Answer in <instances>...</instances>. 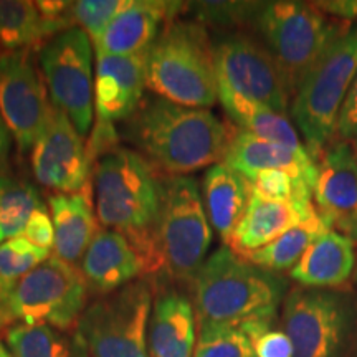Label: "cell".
<instances>
[{"label": "cell", "mask_w": 357, "mask_h": 357, "mask_svg": "<svg viewBox=\"0 0 357 357\" xmlns=\"http://www.w3.org/2000/svg\"><path fill=\"white\" fill-rule=\"evenodd\" d=\"M218 100L225 108L227 114L242 128V131L288 147L301 158H311L306 146L298 136V131L284 114L276 113L258 102L245 100L223 86H218Z\"/></svg>", "instance_id": "obj_25"}, {"label": "cell", "mask_w": 357, "mask_h": 357, "mask_svg": "<svg viewBox=\"0 0 357 357\" xmlns=\"http://www.w3.org/2000/svg\"><path fill=\"white\" fill-rule=\"evenodd\" d=\"M38 60L52 105L86 136L95 113L91 38L79 26H71L43 45Z\"/></svg>", "instance_id": "obj_11"}, {"label": "cell", "mask_w": 357, "mask_h": 357, "mask_svg": "<svg viewBox=\"0 0 357 357\" xmlns=\"http://www.w3.org/2000/svg\"><path fill=\"white\" fill-rule=\"evenodd\" d=\"M223 164L252 181L261 171H283L294 178L306 181L314 189L318 178V162L301 158L288 147L265 141L247 131H234Z\"/></svg>", "instance_id": "obj_19"}, {"label": "cell", "mask_w": 357, "mask_h": 357, "mask_svg": "<svg viewBox=\"0 0 357 357\" xmlns=\"http://www.w3.org/2000/svg\"><path fill=\"white\" fill-rule=\"evenodd\" d=\"M240 329L250 337L257 357H294L291 339L271 328V323H253Z\"/></svg>", "instance_id": "obj_34"}, {"label": "cell", "mask_w": 357, "mask_h": 357, "mask_svg": "<svg viewBox=\"0 0 357 357\" xmlns=\"http://www.w3.org/2000/svg\"><path fill=\"white\" fill-rule=\"evenodd\" d=\"M132 0H79L71 2V22L95 43L111 22L131 6Z\"/></svg>", "instance_id": "obj_33"}, {"label": "cell", "mask_w": 357, "mask_h": 357, "mask_svg": "<svg viewBox=\"0 0 357 357\" xmlns=\"http://www.w3.org/2000/svg\"><path fill=\"white\" fill-rule=\"evenodd\" d=\"M312 199L328 230L357 245V151L347 141L321 154Z\"/></svg>", "instance_id": "obj_15"}, {"label": "cell", "mask_w": 357, "mask_h": 357, "mask_svg": "<svg viewBox=\"0 0 357 357\" xmlns=\"http://www.w3.org/2000/svg\"><path fill=\"white\" fill-rule=\"evenodd\" d=\"M218 86L284 114L289 91L265 45L247 35H230L213 45Z\"/></svg>", "instance_id": "obj_12"}, {"label": "cell", "mask_w": 357, "mask_h": 357, "mask_svg": "<svg viewBox=\"0 0 357 357\" xmlns=\"http://www.w3.org/2000/svg\"><path fill=\"white\" fill-rule=\"evenodd\" d=\"M164 181L149 160L126 147L102 154L95 169L96 218L108 230L126 235L144 255L147 273L164 271L158 227Z\"/></svg>", "instance_id": "obj_1"}, {"label": "cell", "mask_w": 357, "mask_h": 357, "mask_svg": "<svg viewBox=\"0 0 357 357\" xmlns=\"http://www.w3.org/2000/svg\"><path fill=\"white\" fill-rule=\"evenodd\" d=\"M153 289L136 280L105 294L83 311L78 339L91 357H149L147 328Z\"/></svg>", "instance_id": "obj_8"}, {"label": "cell", "mask_w": 357, "mask_h": 357, "mask_svg": "<svg viewBox=\"0 0 357 357\" xmlns=\"http://www.w3.org/2000/svg\"><path fill=\"white\" fill-rule=\"evenodd\" d=\"M181 2L167 0H132L93 43L96 53L128 56L144 53L155 42L169 22L176 20Z\"/></svg>", "instance_id": "obj_17"}, {"label": "cell", "mask_w": 357, "mask_h": 357, "mask_svg": "<svg viewBox=\"0 0 357 357\" xmlns=\"http://www.w3.org/2000/svg\"><path fill=\"white\" fill-rule=\"evenodd\" d=\"M50 37L37 2L0 0V48L2 52L32 50Z\"/></svg>", "instance_id": "obj_27"}, {"label": "cell", "mask_w": 357, "mask_h": 357, "mask_svg": "<svg viewBox=\"0 0 357 357\" xmlns=\"http://www.w3.org/2000/svg\"><path fill=\"white\" fill-rule=\"evenodd\" d=\"M250 184L253 195L271 202H312L311 185L283 171H261Z\"/></svg>", "instance_id": "obj_31"}, {"label": "cell", "mask_w": 357, "mask_h": 357, "mask_svg": "<svg viewBox=\"0 0 357 357\" xmlns=\"http://www.w3.org/2000/svg\"><path fill=\"white\" fill-rule=\"evenodd\" d=\"M88 147L68 116L52 106L50 118L32 149V171L38 184L56 194H75L88 185Z\"/></svg>", "instance_id": "obj_14"}, {"label": "cell", "mask_w": 357, "mask_h": 357, "mask_svg": "<svg viewBox=\"0 0 357 357\" xmlns=\"http://www.w3.org/2000/svg\"><path fill=\"white\" fill-rule=\"evenodd\" d=\"M356 306L339 289L294 288L283 303V331L294 357H342L354 326Z\"/></svg>", "instance_id": "obj_10"}, {"label": "cell", "mask_w": 357, "mask_h": 357, "mask_svg": "<svg viewBox=\"0 0 357 357\" xmlns=\"http://www.w3.org/2000/svg\"><path fill=\"white\" fill-rule=\"evenodd\" d=\"M52 106L32 50L0 52V116L20 153L33 149Z\"/></svg>", "instance_id": "obj_13"}, {"label": "cell", "mask_w": 357, "mask_h": 357, "mask_svg": "<svg viewBox=\"0 0 357 357\" xmlns=\"http://www.w3.org/2000/svg\"><path fill=\"white\" fill-rule=\"evenodd\" d=\"M128 131L142 158L171 176L220 164L234 136V129L208 109L162 98L142 102L129 118Z\"/></svg>", "instance_id": "obj_2"}, {"label": "cell", "mask_w": 357, "mask_h": 357, "mask_svg": "<svg viewBox=\"0 0 357 357\" xmlns=\"http://www.w3.org/2000/svg\"><path fill=\"white\" fill-rule=\"evenodd\" d=\"M50 258L48 250L35 247L25 236L0 243V294H6L20 278Z\"/></svg>", "instance_id": "obj_30"}, {"label": "cell", "mask_w": 357, "mask_h": 357, "mask_svg": "<svg viewBox=\"0 0 357 357\" xmlns=\"http://www.w3.org/2000/svg\"><path fill=\"white\" fill-rule=\"evenodd\" d=\"M79 271L88 288L105 296L147 273V261L126 235L100 230L84 253Z\"/></svg>", "instance_id": "obj_18"}, {"label": "cell", "mask_w": 357, "mask_h": 357, "mask_svg": "<svg viewBox=\"0 0 357 357\" xmlns=\"http://www.w3.org/2000/svg\"><path fill=\"white\" fill-rule=\"evenodd\" d=\"M86 187L75 194H53L48 199L55 227V257L71 265L83 260L100 231Z\"/></svg>", "instance_id": "obj_23"}, {"label": "cell", "mask_w": 357, "mask_h": 357, "mask_svg": "<svg viewBox=\"0 0 357 357\" xmlns=\"http://www.w3.org/2000/svg\"><path fill=\"white\" fill-rule=\"evenodd\" d=\"M192 283L199 329L273 323L288 288L283 276L253 265L227 245L205 260Z\"/></svg>", "instance_id": "obj_3"}, {"label": "cell", "mask_w": 357, "mask_h": 357, "mask_svg": "<svg viewBox=\"0 0 357 357\" xmlns=\"http://www.w3.org/2000/svg\"><path fill=\"white\" fill-rule=\"evenodd\" d=\"M356 261V243L328 230L307 248L289 275L305 288L337 289L354 275Z\"/></svg>", "instance_id": "obj_22"}, {"label": "cell", "mask_w": 357, "mask_h": 357, "mask_svg": "<svg viewBox=\"0 0 357 357\" xmlns=\"http://www.w3.org/2000/svg\"><path fill=\"white\" fill-rule=\"evenodd\" d=\"M0 357H13L12 352L7 349L6 344H3L2 341H0Z\"/></svg>", "instance_id": "obj_39"}, {"label": "cell", "mask_w": 357, "mask_h": 357, "mask_svg": "<svg viewBox=\"0 0 357 357\" xmlns=\"http://www.w3.org/2000/svg\"><path fill=\"white\" fill-rule=\"evenodd\" d=\"M316 213L312 202H271L252 195L227 247L238 255L257 252Z\"/></svg>", "instance_id": "obj_21"}, {"label": "cell", "mask_w": 357, "mask_h": 357, "mask_svg": "<svg viewBox=\"0 0 357 357\" xmlns=\"http://www.w3.org/2000/svg\"><path fill=\"white\" fill-rule=\"evenodd\" d=\"M336 136L341 141L357 137V75L352 79V84L347 91V96L339 114Z\"/></svg>", "instance_id": "obj_36"}, {"label": "cell", "mask_w": 357, "mask_h": 357, "mask_svg": "<svg viewBox=\"0 0 357 357\" xmlns=\"http://www.w3.org/2000/svg\"><path fill=\"white\" fill-rule=\"evenodd\" d=\"M197 344V318L190 300L178 291L155 298L147 328L149 357H192Z\"/></svg>", "instance_id": "obj_20"}, {"label": "cell", "mask_w": 357, "mask_h": 357, "mask_svg": "<svg viewBox=\"0 0 357 357\" xmlns=\"http://www.w3.org/2000/svg\"><path fill=\"white\" fill-rule=\"evenodd\" d=\"M3 336L13 357H70L68 341L52 326L15 324Z\"/></svg>", "instance_id": "obj_29"}, {"label": "cell", "mask_w": 357, "mask_h": 357, "mask_svg": "<svg viewBox=\"0 0 357 357\" xmlns=\"http://www.w3.org/2000/svg\"><path fill=\"white\" fill-rule=\"evenodd\" d=\"M194 357H257L250 337L240 328L199 329Z\"/></svg>", "instance_id": "obj_32"}, {"label": "cell", "mask_w": 357, "mask_h": 357, "mask_svg": "<svg viewBox=\"0 0 357 357\" xmlns=\"http://www.w3.org/2000/svg\"><path fill=\"white\" fill-rule=\"evenodd\" d=\"M146 86V52L116 56L96 53V123L124 121L141 106Z\"/></svg>", "instance_id": "obj_16"}, {"label": "cell", "mask_w": 357, "mask_h": 357, "mask_svg": "<svg viewBox=\"0 0 357 357\" xmlns=\"http://www.w3.org/2000/svg\"><path fill=\"white\" fill-rule=\"evenodd\" d=\"M252 195V184L248 178L227 164H215L205 172V211L225 245H229L231 235L242 222Z\"/></svg>", "instance_id": "obj_24"}, {"label": "cell", "mask_w": 357, "mask_h": 357, "mask_svg": "<svg viewBox=\"0 0 357 357\" xmlns=\"http://www.w3.org/2000/svg\"><path fill=\"white\" fill-rule=\"evenodd\" d=\"M326 231H328V227L324 225V222L316 212L314 215L306 218L300 225L293 227L287 234L278 236L275 242L242 257L247 258L253 265L260 266L263 270L273 271V273L293 270L307 252V248Z\"/></svg>", "instance_id": "obj_26"}, {"label": "cell", "mask_w": 357, "mask_h": 357, "mask_svg": "<svg viewBox=\"0 0 357 357\" xmlns=\"http://www.w3.org/2000/svg\"><path fill=\"white\" fill-rule=\"evenodd\" d=\"M88 283L71 263L50 257L0 294V333L15 324H45L63 331L86 310Z\"/></svg>", "instance_id": "obj_6"}, {"label": "cell", "mask_w": 357, "mask_h": 357, "mask_svg": "<svg viewBox=\"0 0 357 357\" xmlns=\"http://www.w3.org/2000/svg\"><path fill=\"white\" fill-rule=\"evenodd\" d=\"M253 24L283 75L291 100L333 45L351 32V22L334 19L318 3H260Z\"/></svg>", "instance_id": "obj_4"}, {"label": "cell", "mask_w": 357, "mask_h": 357, "mask_svg": "<svg viewBox=\"0 0 357 357\" xmlns=\"http://www.w3.org/2000/svg\"><path fill=\"white\" fill-rule=\"evenodd\" d=\"M146 86L162 100L207 109L218 100L213 45L199 22L172 20L146 52Z\"/></svg>", "instance_id": "obj_5"}, {"label": "cell", "mask_w": 357, "mask_h": 357, "mask_svg": "<svg viewBox=\"0 0 357 357\" xmlns=\"http://www.w3.org/2000/svg\"><path fill=\"white\" fill-rule=\"evenodd\" d=\"M212 243V229L199 185L187 176L164 181L158 227V248L164 271L181 281H194Z\"/></svg>", "instance_id": "obj_9"}, {"label": "cell", "mask_w": 357, "mask_h": 357, "mask_svg": "<svg viewBox=\"0 0 357 357\" xmlns=\"http://www.w3.org/2000/svg\"><path fill=\"white\" fill-rule=\"evenodd\" d=\"M24 236L35 247L48 250V252H52V248L55 247V227H53L52 215L45 205L35 211L33 215L30 217Z\"/></svg>", "instance_id": "obj_35"}, {"label": "cell", "mask_w": 357, "mask_h": 357, "mask_svg": "<svg viewBox=\"0 0 357 357\" xmlns=\"http://www.w3.org/2000/svg\"><path fill=\"white\" fill-rule=\"evenodd\" d=\"M318 6L334 19L351 22L357 17V2L349 0V2H318Z\"/></svg>", "instance_id": "obj_37"}, {"label": "cell", "mask_w": 357, "mask_h": 357, "mask_svg": "<svg viewBox=\"0 0 357 357\" xmlns=\"http://www.w3.org/2000/svg\"><path fill=\"white\" fill-rule=\"evenodd\" d=\"M356 75L357 29L333 45L293 98L291 116L314 160L336 136L339 114Z\"/></svg>", "instance_id": "obj_7"}, {"label": "cell", "mask_w": 357, "mask_h": 357, "mask_svg": "<svg viewBox=\"0 0 357 357\" xmlns=\"http://www.w3.org/2000/svg\"><path fill=\"white\" fill-rule=\"evenodd\" d=\"M40 207L43 202L37 187L8 172L0 174V243L22 236Z\"/></svg>", "instance_id": "obj_28"}, {"label": "cell", "mask_w": 357, "mask_h": 357, "mask_svg": "<svg viewBox=\"0 0 357 357\" xmlns=\"http://www.w3.org/2000/svg\"><path fill=\"white\" fill-rule=\"evenodd\" d=\"M8 149H10V132H8L6 123H3L2 116H0V169L6 164Z\"/></svg>", "instance_id": "obj_38"}, {"label": "cell", "mask_w": 357, "mask_h": 357, "mask_svg": "<svg viewBox=\"0 0 357 357\" xmlns=\"http://www.w3.org/2000/svg\"><path fill=\"white\" fill-rule=\"evenodd\" d=\"M356 151H357V142H356Z\"/></svg>", "instance_id": "obj_40"}]
</instances>
